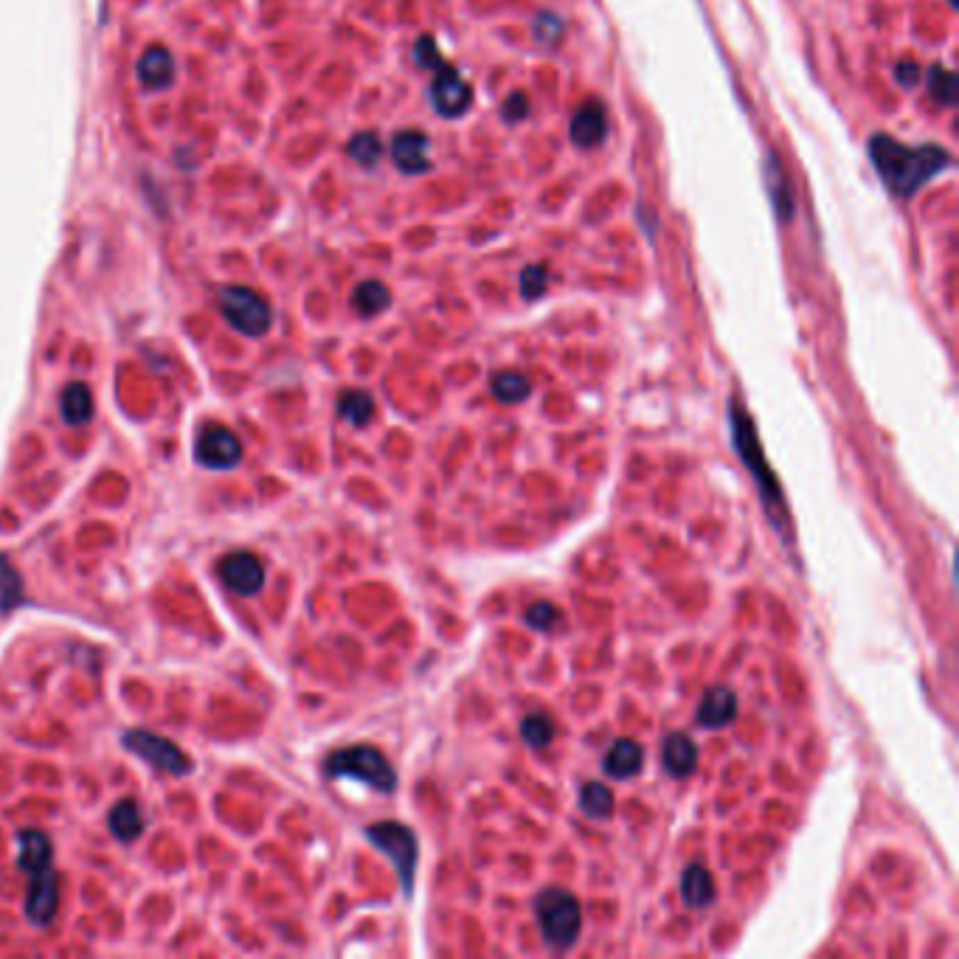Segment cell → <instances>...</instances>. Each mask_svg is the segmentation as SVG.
<instances>
[{"mask_svg":"<svg viewBox=\"0 0 959 959\" xmlns=\"http://www.w3.org/2000/svg\"><path fill=\"white\" fill-rule=\"evenodd\" d=\"M642 763H645L642 746L636 740H619L605 757V774L616 777V780H628L642 771Z\"/></svg>","mask_w":959,"mask_h":959,"instance_id":"18","label":"cell"},{"mask_svg":"<svg viewBox=\"0 0 959 959\" xmlns=\"http://www.w3.org/2000/svg\"><path fill=\"white\" fill-rule=\"evenodd\" d=\"M110 827L121 841H133L141 833V810L135 802L124 799L116 808L110 810Z\"/></svg>","mask_w":959,"mask_h":959,"instance_id":"25","label":"cell"},{"mask_svg":"<svg viewBox=\"0 0 959 959\" xmlns=\"http://www.w3.org/2000/svg\"><path fill=\"white\" fill-rule=\"evenodd\" d=\"M17 864L29 875V898H26V915L34 926H48L57 915L60 903V886L57 872L51 864V844L40 830H26L17 839Z\"/></svg>","mask_w":959,"mask_h":959,"instance_id":"3","label":"cell"},{"mask_svg":"<svg viewBox=\"0 0 959 959\" xmlns=\"http://www.w3.org/2000/svg\"><path fill=\"white\" fill-rule=\"evenodd\" d=\"M532 391V383L521 372H498L493 377V394L501 403H524Z\"/></svg>","mask_w":959,"mask_h":959,"instance_id":"24","label":"cell"},{"mask_svg":"<svg viewBox=\"0 0 959 959\" xmlns=\"http://www.w3.org/2000/svg\"><path fill=\"white\" fill-rule=\"evenodd\" d=\"M62 420L68 425H85L93 417V397L85 383H71L65 386L60 400Z\"/></svg>","mask_w":959,"mask_h":959,"instance_id":"21","label":"cell"},{"mask_svg":"<svg viewBox=\"0 0 959 959\" xmlns=\"http://www.w3.org/2000/svg\"><path fill=\"white\" fill-rule=\"evenodd\" d=\"M20 594H23V588H20L17 574L12 571V566H9L6 560H0V608H3V611H9L12 605L20 602Z\"/></svg>","mask_w":959,"mask_h":959,"instance_id":"31","label":"cell"},{"mask_svg":"<svg viewBox=\"0 0 959 959\" xmlns=\"http://www.w3.org/2000/svg\"><path fill=\"white\" fill-rule=\"evenodd\" d=\"M929 93L937 105L954 107L957 105V76L951 74L943 65H931L929 68Z\"/></svg>","mask_w":959,"mask_h":959,"instance_id":"26","label":"cell"},{"mask_svg":"<svg viewBox=\"0 0 959 959\" xmlns=\"http://www.w3.org/2000/svg\"><path fill=\"white\" fill-rule=\"evenodd\" d=\"M681 898L690 909H706L715 898V881L701 864H692L681 875Z\"/></svg>","mask_w":959,"mask_h":959,"instance_id":"19","label":"cell"},{"mask_svg":"<svg viewBox=\"0 0 959 959\" xmlns=\"http://www.w3.org/2000/svg\"><path fill=\"white\" fill-rule=\"evenodd\" d=\"M366 839L375 844L383 855H389L391 864L400 872V881H403V892L411 895L414 889V870H417V836L411 827L400 825V822H377V825L366 827Z\"/></svg>","mask_w":959,"mask_h":959,"instance_id":"7","label":"cell"},{"mask_svg":"<svg viewBox=\"0 0 959 959\" xmlns=\"http://www.w3.org/2000/svg\"><path fill=\"white\" fill-rule=\"evenodd\" d=\"M546 287H549L546 265H526L524 273H521V296L526 301L540 299L546 293Z\"/></svg>","mask_w":959,"mask_h":959,"instance_id":"30","label":"cell"},{"mask_svg":"<svg viewBox=\"0 0 959 959\" xmlns=\"http://www.w3.org/2000/svg\"><path fill=\"white\" fill-rule=\"evenodd\" d=\"M729 425H732V445H735L737 456L743 459V465L749 470L754 481H757V490L763 498V507L771 518L774 529L791 540V521H788V507H785V498H782L780 481L774 476V470L768 467L763 445H760V436L757 428L751 422L749 411L743 405L732 400L729 403Z\"/></svg>","mask_w":959,"mask_h":959,"instance_id":"2","label":"cell"},{"mask_svg":"<svg viewBox=\"0 0 959 959\" xmlns=\"http://www.w3.org/2000/svg\"><path fill=\"white\" fill-rule=\"evenodd\" d=\"M948 3H951V6H957V0H948Z\"/></svg>","mask_w":959,"mask_h":959,"instance_id":"36","label":"cell"},{"mask_svg":"<svg viewBox=\"0 0 959 959\" xmlns=\"http://www.w3.org/2000/svg\"><path fill=\"white\" fill-rule=\"evenodd\" d=\"M349 158L355 161L363 169H375L377 161H380V155H383V144H380V138L377 133H358L352 141H349Z\"/></svg>","mask_w":959,"mask_h":959,"instance_id":"27","label":"cell"},{"mask_svg":"<svg viewBox=\"0 0 959 959\" xmlns=\"http://www.w3.org/2000/svg\"><path fill=\"white\" fill-rule=\"evenodd\" d=\"M414 60H417L420 68H434V71H439V68H445V65H448V62L439 57V51H436V43L431 34H422L420 40L414 43Z\"/></svg>","mask_w":959,"mask_h":959,"instance_id":"33","label":"cell"},{"mask_svg":"<svg viewBox=\"0 0 959 959\" xmlns=\"http://www.w3.org/2000/svg\"><path fill=\"white\" fill-rule=\"evenodd\" d=\"M661 760H664V768L673 774V777H690L692 771H695V765H698V746H695V740L690 735H684V732H675L664 740V746H661Z\"/></svg>","mask_w":959,"mask_h":959,"instance_id":"17","label":"cell"},{"mask_svg":"<svg viewBox=\"0 0 959 959\" xmlns=\"http://www.w3.org/2000/svg\"><path fill=\"white\" fill-rule=\"evenodd\" d=\"M608 133V113H605V107L600 102H585L574 110V116H571V127L569 135L571 141H574V147H580V150H594V147H600L602 138Z\"/></svg>","mask_w":959,"mask_h":959,"instance_id":"13","label":"cell"},{"mask_svg":"<svg viewBox=\"0 0 959 959\" xmlns=\"http://www.w3.org/2000/svg\"><path fill=\"white\" fill-rule=\"evenodd\" d=\"M867 152L886 189L900 200L915 197L931 178L951 166V152L940 144L909 147L886 133L872 135Z\"/></svg>","mask_w":959,"mask_h":959,"instance_id":"1","label":"cell"},{"mask_svg":"<svg viewBox=\"0 0 959 959\" xmlns=\"http://www.w3.org/2000/svg\"><path fill=\"white\" fill-rule=\"evenodd\" d=\"M524 619L535 630H555V625L560 622V611L552 602H535L532 608H526Z\"/></svg>","mask_w":959,"mask_h":959,"instance_id":"32","label":"cell"},{"mask_svg":"<svg viewBox=\"0 0 959 959\" xmlns=\"http://www.w3.org/2000/svg\"><path fill=\"white\" fill-rule=\"evenodd\" d=\"M580 808L588 819H608L614 813V794L602 782H588L580 794Z\"/></svg>","mask_w":959,"mask_h":959,"instance_id":"22","label":"cell"},{"mask_svg":"<svg viewBox=\"0 0 959 959\" xmlns=\"http://www.w3.org/2000/svg\"><path fill=\"white\" fill-rule=\"evenodd\" d=\"M737 718V698L735 692L726 687H715L704 695V701L698 706V723L704 729H723Z\"/></svg>","mask_w":959,"mask_h":959,"instance_id":"16","label":"cell"},{"mask_svg":"<svg viewBox=\"0 0 959 959\" xmlns=\"http://www.w3.org/2000/svg\"><path fill=\"white\" fill-rule=\"evenodd\" d=\"M195 459L211 470H228L242 459L240 439L223 425H209L197 434Z\"/></svg>","mask_w":959,"mask_h":959,"instance_id":"10","label":"cell"},{"mask_svg":"<svg viewBox=\"0 0 959 959\" xmlns=\"http://www.w3.org/2000/svg\"><path fill=\"white\" fill-rule=\"evenodd\" d=\"M532 34L543 48H555L563 40V20L555 12H538L532 20Z\"/></svg>","mask_w":959,"mask_h":959,"instance_id":"29","label":"cell"},{"mask_svg":"<svg viewBox=\"0 0 959 959\" xmlns=\"http://www.w3.org/2000/svg\"><path fill=\"white\" fill-rule=\"evenodd\" d=\"M521 737H524L526 746H532V749H546L555 740V723L546 715H529L521 723Z\"/></svg>","mask_w":959,"mask_h":959,"instance_id":"28","label":"cell"},{"mask_svg":"<svg viewBox=\"0 0 959 959\" xmlns=\"http://www.w3.org/2000/svg\"><path fill=\"white\" fill-rule=\"evenodd\" d=\"M324 771L332 780H358L380 794H391L397 788V774L391 763L372 746H349V749L332 751L324 763Z\"/></svg>","mask_w":959,"mask_h":959,"instance_id":"5","label":"cell"},{"mask_svg":"<svg viewBox=\"0 0 959 959\" xmlns=\"http://www.w3.org/2000/svg\"><path fill=\"white\" fill-rule=\"evenodd\" d=\"M535 915H538L540 931L546 945L557 951H566L577 943L583 929V909L580 900L566 889H543L535 898Z\"/></svg>","mask_w":959,"mask_h":959,"instance_id":"4","label":"cell"},{"mask_svg":"<svg viewBox=\"0 0 959 959\" xmlns=\"http://www.w3.org/2000/svg\"><path fill=\"white\" fill-rule=\"evenodd\" d=\"M431 141L422 130H400L391 141V161L403 175H425L431 169Z\"/></svg>","mask_w":959,"mask_h":959,"instance_id":"12","label":"cell"},{"mask_svg":"<svg viewBox=\"0 0 959 959\" xmlns=\"http://www.w3.org/2000/svg\"><path fill=\"white\" fill-rule=\"evenodd\" d=\"M391 304V290L383 282H377V279H369V282H360L355 287V293H352V307H355V313L363 315V318H375L383 310H389Z\"/></svg>","mask_w":959,"mask_h":959,"instance_id":"20","label":"cell"},{"mask_svg":"<svg viewBox=\"0 0 959 959\" xmlns=\"http://www.w3.org/2000/svg\"><path fill=\"white\" fill-rule=\"evenodd\" d=\"M765 189H768V197H771V203H774L777 217H780L782 223H788L791 214H794V192H791V186H788L785 166H782V161L774 152L765 155Z\"/></svg>","mask_w":959,"mask_h":959,"instance_id":"15","label":"cell"},{"mask_svg":"<svg viewBox=\"0 0 959 959\" xmlns=\"http://www.w3.org/2000/svg\"><path fill=\"white\" fill-rule=\"evenodd\" d=\"M895 79H898L900 88L912 90L920 82V65L915 60H900L895 65Z\"/></svg>","mask_w":959,"mask_h":959,"instance_id":"35","label":"cell"},{"mask_svg":"<svg viewBox=\"0 0 959 959\" xmlns=\"http://www.w3.org/2000/svg\"><path fill=\"white\" fill-rule=\"evenodd\" d=\"M124 746L135 751L138 757H144V760L155 765V768L172 774V777H183V774H189V768H192L189 760L183 757V751H180L172 740L152 735V732H144V729L127 732V735H124Z\"/></svg>","mask_w":959,"mask_h":959,"instance_id":"8","label":"cell"},{"mask_svg":"<svg viewBox=\"0 0 959 959\" xmlns=\"http://www.w3.org/2000/svg\"><path fill=\"white\" fill-rule=\"evenodd\" d=\"M338 411H341V417L346 422H352L355 428H363L366 422L372 420V414H375V400L366 394V391H346L344 397H341V403H338Z\"/></svg>","mask_w":959,"mask_h":959,"instance_id":"23","label":"cell"},{"mask_svg":"<svg viewBox=\"0 0 959 959\" xmlns=\"http://www.w3.org/2000/svg\"><path fill=\"white\" fill-rule=\"evenodd\" d=\"M501 116L507 121H524L529 116V99H526L524 93H512L510 99H504V105H501Z\"/></svg>","mask_w":959,"mask_h":959,"instance_id":"34","label":"cell"},{"mask_svg":"<svg viewBox=\"0 0 959 959\" xmlns=\"http://www.w3.org/2000/svg\"><path fill=\"white\" fill-rule=\"evenodd\" d=\"M431 105L439 116L459 119L473 105V88L450 65H445L436 71L434 82H431Z\"/></svg>","mask_w":959,"mask_h":959,"instance_id":"9","label":"cell"},{"mask_svg":"<svg viewBox=\"0 0 959 959\" xmlns=\"http://www.w3.org/2000/svg\"><path fill=\"white\" fill-rule=\"evenodd\" d=\"M217 574L240 597H254L265 585V566L251 552H234V555L223 557L217 566Z\"/></svg>","mask_w":959,"mask_h":959,"instance_id":"11","label":"cell"},{"mask_svg":"<svg viewBox=\"0 0 959 959\" xmlns=\"http://www.w3.org/2000/svg\"><path fill=\"white\" fill-rule=\"evenodd\" d=\"M220 313L223 318L248 338H262L273 324V310L265 301V296H259L256 290L242 285H231L220 290Z\"/></svg>","mask_w":959,"mask_h":959,"instance_id":"6","label":"cell"},{"mask_svg":"<svg viewBox=\"0 0 959 959\" xmlns=\"http://www.w3.org/2000/svg\"><path fill=\"white\" fill-rule=\"evenodd\" d=\"M135 74L144 90H166L175 82V57L166 45H150L135 62Z\"/></svg>","mask_w":959,"mask_h":959,"instance_id":"14","label":"cell"}]
</instances>
